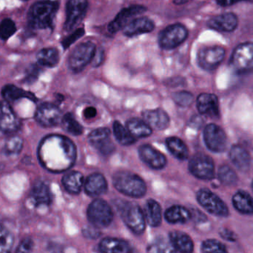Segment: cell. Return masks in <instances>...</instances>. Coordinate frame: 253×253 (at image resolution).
<instances>
[{"label":"cell","mask_w":253,"mask_h":253,"mask_svg":"<svg viewBox=\"0 0 253 253\" xmlns=\"http://www.w3.org/2000/svg\"><path fill=\"white\" fill-rule=\"evenodd\" d=\"M38 155L40 163L46 169L61 172L74 164L77 150L74 144L65 137L50 135L40 144Z\"/></svg>","instance_id":"1"},{"label":"cell","mask_w":253,"mask_h":253,"mask_svg":"<svg viewBox=\"0 0 253 253\" xmlns=\"http://www.w3.org/2000/svg\"><path fill=\"white\" fill-rule=\"evenodd\" d=\"M59 8V2L40 0L34 3L28 13V25L32 30L53 29V21Z\"/></svg>","instance_id":"2"},{"label":"cell","mask_w":253,"mask_h":253,"mask_svg":"<svg viewBox=\"0 0 253 253\" xmlns=\"http://www.w3.org/2000/svg\"><path fill=\"white\" fill-rule=\"evenodd\" d=\"M114 185L117 190L132 198H141L147 191L145 183L138 175L129 172H119L114 176Z\"/></svg>","instance_id":"3"},{"label":"cell","mask_w":253,"mask_h":253,"mask_svg":"<svg viewBox=\"0 0 253 253\" xmlns=\"http://www.w3.org/2000/svg\"><path fill=\"white\" fill-rule=\"evenodd\" d=\"M120 215L129 230L135 234H142L145 230V218L141 208L131 202H121L119 206Z\"/></svg>","instance_id":"4"},{"label":"cell","mask_w":253,"mask_h":253,"mask_svg":"<svg viewBox=\"0 0 253 253\" xmlns=\"http://www.w3.org/2000/svg\"><path fill=\"white\" fill-rule=\"evenodd\" d=\"M96 46L92 42L82 43L74 49L68 57V66L74 73L83 71L93 60Z\"/></svg>","instance_id":"5"},{"label":"cell","mask_w":253,"mask_h":253,"mask_svg":"<svg viewBox=\"0 0 253 253\" xmlns=\"http://www.w3.org/2000/svg\"><path fill=\"white\" fill-rule=\"evenodd\" d=\"M188 37V31L181 24H172L162 30L159 35V44L164 50H172L182 44Z\"/></svg>","instance_id":"6"},{"label":"cell","mask_w":253,"mask_h":253,"mask_svg":"<svg viewBox=\"0 0 253 253\" xmlns=\"http://www.w3.org/2000/svg\"><path fill=\"white\" fill-rule=\"evenodd\" d=\"M87 217L92 225L97 228L109 226L114 219L112 209L105 201H94L87 209Z\"/></svg>","instance_id":"7"},{"label":"cell","mask_w":253,"mask_h":253,"mask_svg":"<svg viewBox=\"0 0 253 253\" xmlns=\"http://www.w3.org/2000/svg\"><path fill=\"white\" fill-rule=\"evenodd\" d=\"M230 64L237 72H246L253 68V43H245L235 49Z\"/></svg>","instance_id":"8"},{"label":"cell","mask_w":253,"mask_h":253,"mask_svg":"<svg viewBox=\"0 0 253 253\" xmlns=\"http://www.w3.org/2000/svg\"><path fill=\"white\" fill-rule=\"evenodd\" d=\"M197 201L208 212L215 216L227 217L229 209L218 196L208 190H201L197 193Z\"/></svg>","instance_id":"9"},{"label":"cell","mask_w":253,"mask_h":253,"mask_svg":"<svg viewBox=\"0 0 253 253\" xmlns=\"http://www.w3.org/2000/svg\"><path fill=\"white\" fill-rule=\"evenodd\" d=\"M190 172L196 178L202 180H211L215 175V165L211 157L198 153L193 155L189 163Z\"/></svg>","instance_id":"10"},{"label":"cell","mask_w":253,"mask_h":253,"mask_svg":"<svg viewBox=\"0 0 253 253\" xmlns=\"http://www.w3.org/2000/svg\"><path fill=\"white\" fill-rule=\"evenodd\" d=\"M225 56V50L221 46H211L199 50L197 62L205 71H213L222 62Z\"/></svg>","instance_id":"11"},{"label":"cell","mask_w":253,"mask_h":253,"mask_svg":"<svg viewBox=\"0 0 253 253\" xmlns=\"http://www.w3.org/2000/svg\"><path fill=\"white\" fill-rule=\"evenodd\" d=\"M87 0H68L66 4V19L64 24L65 31H72L81 22L87 11Z\"/></svg>","instance_id":"12"},{"label":"cell","mask_w":253,"mask_h":253,"mask_svg":"<svg viewBox=\"0 0 253 253\" xmlns=\"http://www.w3.org/2000/svg\"><path fill=\"white\" fill-rule=\"evenodd\" d=\"M204 140L207 147L211 151L221 153L227 147V136L225 132L217 125L209 124L204 131Z\"/></svg>","instance_id":"13"},{"label":"cell","mask_w":253,"mask_h":253,"mask_svg":"<svg viewBox=\"0 0 253 253\" xmlns=\"http://www.w3.org/2000/svg\"><path fill=\"white\" fill-rule=\"evenodd\" d=\"M37 123L43 127L57 126L62 120V113L57 105L50 102H44L37 108L35 114Z\"/></svg>","instance_id":"14"},{"label":"cell","mask_w":253,"mask_h":253,"mask_svg":"<svg viewBox=\"0 0 253 253\" xmlns=\"http://www.w3.org/2000/svg\"><path fill=\"white\" fill-rule=\"evenodd\" d=\"M147 10V7L140 4H133L129 7L123 8L119 12L116 17L108 24V30L111 34H116L123 29L129 19H132L137 15L141 14Z\"/></svg>","instance_id":"15"},{"label":"cell","mask_w":253,"mask_h":253,"mask_svg":"<svg viewBox=\"0 0 253 253\" xmlns=\"http://www.w3.org/2000/svg\"><path fill=\"white\" fill-rule=\"evenodd\" d=\"M20 126L19 120L7 102L0 101V132L12 133Z\"/></svg>","instance_id":"16"},{"label":"cell","mask_w":253,"mask_h":253,"mask_svg":"<svg viewBox=\"0 0 253 253\" xmlns=\"http://www.w3.org/2000/svg\"><path fill=\"white\" fill-rule=\"evenodd\" d=\"M140 158L154 169H161L167 164L166 157L150 145H143L138 150Z\"/></svg>","instance_id":"17"},{"label":"cell","mask_w":253,"mask_h":253,"mask_svg":"<svg viewBox=\"0 0 253 253\" xmlns=\"http://www.w3.org/2000/svg\"><path fill=\"white\" fill-rule=\"evenodd\" d=\"M155 29V23L148 17H138L132 19L123 28V34L128 37L152 32Z\"/></svg>","instance_id":"18"},{"label":"cell","mask_w":253,"mask_h":253,"mask_svg":"<svg viewBox=\"0 0 253 253\" xmlns=\"http://www.w3.org/2000/svg\"><path fill=\"white\" fill-rule=\"evenodd\" d=\"M239 20L233 13H222L211 18L208 25L211 29L222 32H231L237 28Z\"/></svg>","instance_id":"19"},{"label":"cell","mask_w":253,"mask_h":253,"mask_svg":"<svg viewBox=\"0 0 253 253\" xmlns=\"http://www.w3.org/2000/svg\"><path fill=\"white\" fill-rule=\"evenodd\" d=\"M197 108L203 115L211 117L219 116L218 98L213 94H201L197 98Z\"/></svg>","instance_id":"20"},{"label":"cell","mask_w":253,"mask_h":253,"mask_svg":"<svg viewBox=\"0 0 253 253\" xmlns=\"http://www.w3.org/2000/svg\"><path fill=\"white\" fill-rule=\"evenodd\" d=\"M144 121L151 127L157 130H164L169 126V117L164 110H147L143 113Z\"/></svg>","instance_id":"21"},{"label":"cell","mask_w":253,"mask_h":253,"mask_svg":"<svg viewBox=\"0 0 253 253\" xmlns=\"http://www.w3.org/2000/svg\"><path fill=\"white\" fill-rule=\"evenodd\" d=\"M84 190L86 193L92 197H97L106 193L108 184L105 177L102 174H92L86 179Z\"/></svg>","instance_id":"22"},{"label":"cell","mask_w":253,"mask_h":253,"mask_svg":"<svg viewBox=\"0 0 253 253\" xmlns=\"http://www.w3.org/2000/svg\"><path fill=\"white\" fill-rule=\"evenodd\" d=\"M31 199L36 206H48L52 202L50 189L45 183H36L31 191Z\"/></svg>","instance_id":"23"},{"label":"cell","mask_w":253,"mask_h":253,"mask_svg":"<svg viewBox=\"0 0 253 253\" xmlns=\"http://www.w3.org/2000/svg\"><path fill=\"white\" fill-rule=\"evenodd\" d=\"M230 158L239 170L242 172L249 170L251 157L249 152L244 147L239 145L233 146L230 151Z\"/></svg>","instance_id":"24"},{"label":"cell","mask_w":253,"mask_h":253,"mask_svg":"<svg viewBox=\"0 0 253 253\" xmlns=\"http://www.w3.org/2000/svg\"><path fill=\"white\" fill-rule=\"evenodd\" d=\"M1 96L7 102H14L15 101L23 99V98H26V99L34 101V102L37 101V98L34 94L27 92V91L12 84L5 85L2 88Z\"/></svg>","instance_id":"25"},{"label":"cell","mask_w":253,"mask_h":253,"mask_svg":"<svg viewBox=\"0 0 253 253\" xmlns=\"http://www.w3.org/2000/svg\"><path fill=\"white\" fill-rule=\"evenodd\" d=\"M171 245L175 252L189 253L193 252V242L191 238L182 232L174 231L169 234Z\"/></svg>","instance_id":"26"},{"label":"cell","mask_w":253,"mask_h":253,"mask_svg":"<svg viewBox=\"0 0 253 253\" xmlns=\"http://www.w3.org/2000/svg\"><path fill=\"white\" fill-rule=\"evenodd\" d=\"M144 218L151 227H159L162 223V208L158 202L153 199L147 201L144 206Z\"/></svg>","instance_id":"27"},{"label":"cell","mask_w":253,"mask_h":253,"mask_svg":"<svg viewBox=\"0 0 253 253\" xmlns=\"http://www.w3.org/2000/svg\"><path fill=\"white\" fill-rule=\"evenodd\" d=\"M59 52L55 48H44L37 53V59L39 65L45 68L56 67L59 62Z\"/></svg>","instance_id":"28"},{"label":"cell","mask_w":253,"mask_h":253,"mask_svg":"<svg viewBox=\"0 0 253 253\" xmlns=\"http://www.w3.org/2000/svg\"><path fill=\"white\" fill-rule=\"evenodd\" d=\"M101 252L107 253H127L131 251L128 243L117 239L107 238L99 244Z\"/></svg>","instance_id":"29"},{"label":"cell","mask_w":253,"mask_h":253,"mask_svg":"<svg viewBox=\"0 0 253 253\" xmlns=\"http://www.w3.org/2000/svg\"><path fill=\"white\" fill-rule=\"evenodd\" d=\"M165 218L170 224H185L191 219V212L181 206H172L167 209Z\"/></svg>","instance_id":"30"},{"label":"cell","mask_w":253,"mask_h":253,"mask_svg":"<svg viewBox=\"0 0 253 253\" xmlns=\"http://www.w3.org/2000/svg\"><path fill=\"white\" fill-rule=\"evenodd\" d=\"M84 184V177L79 172H70L62 178V184L71 194H79Z\"/></svg>","instance_id":"31"},{"label":"cell","mask_w":253,"mask_h":253,"mask_svg":"<svg viewBox=\"0 0 253 253\" xmlns=\"http://www.w3.org/2000/svg\"><path fill=\"white\" fill-rule=\"evenodd\" d=\"M233 203L234 207L242 213H253V199L247 192H237L233 196Z\"/></svg>","instance_id":"32"},{"label":"cell","mask_w":253,"mask_h":253,"mask_svg":"<svg viewBox=\"0 0 253 253\" xmlns=\"http://www.w3.org/2000/svg\"><path fill=\"white\" fill-rule=\"evenodd\" d=\"M126 129L135 138H146L152 134V129L145 121L132 118L126 123Z\"/></svg>","instance_id":"33"},{"label":"cell","mask_w":253,"mask_h":253,"mask_svg":"<svg viewBox=\"0 0 253 253\" xmlns=\"http://www.w3.org/2000/svg\"><path fill=\"white\" fill-rule=\"evenodd\" d=\"M166 143L168 150L177 159L184 160L188 157V149L181 139L172 137V138H168Z\"/></svg>","instance_id":"34"},{"label":"cell","mask_w":253,"mask_h":253,"mask_svg":"<svg viewBox=\"0 0 253 253\" xmlns=\"http://www.w3.org/2000/svg\"><path fill=\"white\" fill-rule=\"evenodd\" d=\"M110 135L111 132L108 128H99L90 132L88 137L89 141L98 150H101L104 146L111 141Z\"/></svg>","instance_id":"35"},{"label":"cell","mask_w":253,"mask_h":253,"mask_svg":"<svg viewBox=\"0 0 253 253\" xmlns=\"http://www.w3.org/2000/svg\"><path fill=\"white\" fill-rule=\"evenodd\" d=\"M114 132L116 139L122 145L130 146L135 143V138L120 122H114Z\"/></svg>","instance_id":"36"},{"label":"cell","mask_w":253,"mask_h":253,"mask_svg":"<svg viewBox=\"0 0 253 253\" xmlns=\"http://www.w3.org/2000/svg\"><path fill=\"white\" fill-rule=\"evenodd\" d=\"M62 123L64 129L68 133L73 135H80L83 134V126L77 122L71 113H68L62 117Z\"/></svg>","instance_id":"37"},{"label":"cell","mask_w":253,"mask_h":253,"mask_svg":"<svg viewBox=\"0 0 253 253\" xmlns=\"http://www.w3.org/2000/svg\"><path fill=\"white\" fill-rule=\"evenodd\" d=\"M23 148V140L19 136H12L7 140L3 152L7 155H15L22 151Z\"/></svg>","instance_id":"38"},{"label":"cell","mask_w":253,"mask_h":253,"mask_svg":"<svg viewBox=\"0 0 253 253\" xmlns=\"http://www.w3.org/2000/svg\"><path fill=\"white\" fill-rule=\"evenodd\" d=\"M14 244L12 233L4 226L0 224V253H9Z\"/></svg>","instance_id":"39"},{"label":"cell","mask_w":253,"mask_h":253,"mask_svg":"<svg viewBox=\"0 0 253 253\" xmlns=\"http://www.w3.org/2000/svg\"><path fill=\"white\" fill-rule=\"evenodd\" d=\"M218 176L220 181L226 186L235 185L238 181V176L236 172L227 165H224L219 168Z\"/></svg>","instance_id":"40"},{"label":"cell","mask_w":253,"mask_h":253,"mask_svg":"<svg viewBox=\"0 0 253 253\" xmlns=\"http://www.w3.org/2000/svg\"><path fill=\"white\" fill-rule=\"evenodd\" d=\"M17 31L16 24L10 18H6L0 22V39L3 41L10 39Z\"/></svg>","instance_id":"41"},{"label":"cell","mask_w":253,"mask_h":253,"mask_svg":"<svg viewBox=\"0 0 253 253\" xmlns=\"http://www.w3.org/2000/svg\"><path fill=\"white\" fill-rule=\"evenodd\" d=\"M40 66L41 65H37V64H31L25 71L23 83L28 85H31L35 83L41 74L42 68Z\"/></svg>","instance_id":"42"},{"label":"cell","mask_w":253,"mask_h":253,"mask_svg":"<svg viewBox=\"0 0 253 253\" xmlns=\"http://www.w3.org/2000/svg\"><path fill=\"white\" fill-rule=\"evenodd\" d=\"M202 251L204 253H226V247L221 242L213 239L205 241L202 243Z\"/></svg>","instance_id":"43"},{"label":"cell","mask_w":253,"mask_h":253,"mask_svg":"<svg viewBox=\"0 0 253 253\" xmlns=\"http://www.w3.org/2000/svg\"><path fill=\"white\" fill-rule=\"evenodd\" d=\"M173 101L180 106L187 107L191 105L193 102V96L191 93L185 91L175 92L172 95Z\"/></svg>","instance_id":"44"},{"label":"cell","mask_w":253,"mask_h":253,"mask_svg":"<svg viewBox=\"0 0 253 253\" xmlns=\"http://www.w3.org/2000/svg\"><path fill=\"white\" fill-rule=\"evenodd\" d=\"M84 34H85V31H84V28H78L72 34L68 36L66 38L64 39L61 43L64 50H66L68 48L71 47L75 42L82 38L84 35Z\"/></svg>","instance_id":"45"},{"label":"cell","mask_w":253,"mask_h":253,"mask_svg":"<svg viewBox=\"0 0 253 253\" xmlns=\"http://www.w3.org/2000/svg\"><path fill=\"white\" fill-rule=\"evenodd\" d=\"M34 248V242L31 238L23 239L16 249V253H30Z\"/></svg>","instance_id":"46"},{"label":"cell","mask_w":253,"mask_h":253,"mask_svg":"<svg viewBox=\"0 0 253 253\" xmlns=\"http://www.w3.org/2000/svg\"><path fill=\"white\" fill-rule=\"evenodd\" d=\"M83 234L85 237L88 239H96L100 236V232L98 230L97 227H86L83 230Z\"/></svg>","instance_id":"47"},{"label":"cell","mask_w":253,"mask_h":253,"mask_svg":"<svg viewBox=\"0 0 253 253\" xmlns=\"http://www.w3.org/2000/svg\"><path fill=\"white\" fill-rule=\"evenodd\" d=\"M220 235H221V238L224 239V240L228 241V242H235L236 240V236L230 231V230H227V229H221L220 230Z\"/></svg>","instance_id":"48"},{"label":"cell","mask_w":253,"mask_h":253,"mask_svg":"<svg viewBox=\"0 0 253 253\" xmlns=\"http://www.w3.org/2000/svg\"><path fill=\"white\" fill-rule=\"evenodd\" d=\"M103 56L104 52L102 51H97V49H96V53H95L93 60H92L93 67H98L102 63V61H103Z\"/></svg>","instance_id":"49"},{"label":"cell","mask_w":253,"mask_h":253,"mask_svg":"<svg viewBox=\"0 0 253 253\" xmlns=\"http://www.w3.org/2000/svg\"><path fill=\"white\" fill-rule=\"evenodd\" d=\"M96 114H97V111H96L94 107H87L84 111V117L87 119L93 118V117H96Z\"/></svg>","instance_id":"50"},{"label":"cell","mask_w":253,"mask_h":253,"mask_svg":"<svg viewBox=\"0 0 253 253\" xmlns=\"http://www.w3.org/2000/svg\"><path fill=\"white\" fill-rule=\"evenodd\" d=\"M217 4L223 7H227V6L233 5L239 1H244V0H215Z\"/></svg>","instance_id":"51"},{"label":"cell","mask_w":253,"mask_h":253,"mask_svg":"<svg viewBox=\"0 0 253 253\" xmlns=\"http://www.w3.org/2000/svg\"><path fill=\"white\" fill-rule=\"evenodd\" d=\"M192 1V0H173V3L176 5H181V4H186V3L189 2V1Z\"/></svg>","instance_id":"52"},{"label":"cell","mask_w":253,"mask_h":253,"mask_svg":"<svg viewBox=\"0 0 253 253\" xmlns=\"http://www.w3.org/2000/svg\"><path fill=\"white\" fill-rule=\"evenodd\" d=\"M22 1H28V0H22Z\"/></svg>","instance_id":"53"},{"label":"cell","mask_w":253,"mask_h":253,"mask_svg":"<svg viewBox=\"0 0 253 253\" xmlns=\"http://www.w3.org/2000/svg\"><path fill=\"white\" fill-rule=\"evenodd\" d=\"M252 187H253V184H252Z\"/></svg>","instance_id":"54"}]
</instances>
